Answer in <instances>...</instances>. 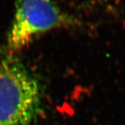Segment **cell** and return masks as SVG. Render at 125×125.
<instances>
[{"label":"cell","instance_id":"cell-2","mask_svg":"<svg viewBox=\"0 0 125 125\" xmlns=\"http://www.w3.org/2000/svg\"><path fill=\"white\" fill-rule=\"evenodd\" d=\"M76 23L77 20L64 12L53 0H16L8 35V50H22L44 32Z\"/></svg>","mask_w":125,"mask_h":125},{"label":"cell","instance_id":"cell-1","mask_svg":"<svg viewBox=\"0 0 125 125\" xmlns=\"http://www.w3.org/2000/svg\"><path fill=\"white\" fill-rule=\"evenodd\" d=\"M37 79L11 55H0V125H35L41 109Z\"/></svg>","mask_w":125,"mask_h":125}]
</instances>
